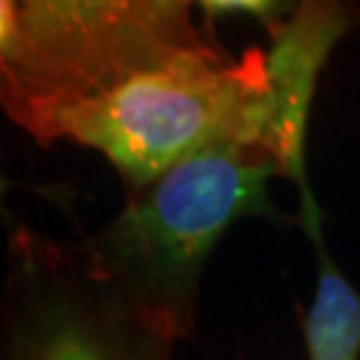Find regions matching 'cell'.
<instances>
[{
	"mask_svg": "<svg viewBox=\"0 0 360 360\" xmlns=\"http://www.w3.org/2000/svg\"><path fill=\"white\" fill-rule=\"evenodd\" d=\"M271 178L283 171L257 129L220 136L146 190L127 194L103 229L80 236L84 267L134 314L190 340L201 278L220 236L241 218L297 225L271 201Z\"/></svg>",
	"mask_w": 360,
	"mask_h": 360,
	"instance_id": "obj_1",
	"label": "cell"
},
{
	"mask_svg": "<svg viewBox=\"0 0 360 360\" xmlns=\"http://www.w3.org/2000/svg\"><path fill=\"white\" fill-rule=\"evenodd\" d=\"M187 0H3L0 105L19 129L218 42Z\"/></svg>",
	"mask_w": 360,
	"mask_h": 360,
	"instance_id": "obj_2",
	"label": "cell"
},
{
	"mask_svg": "<svg viewBox=\"0 0 360 360\" xmlns=\"http://www.w3.org/2000/svg\"><path fill=\"white\" fill-rule=\"evenodd\" d=\"M267 49L248 47L232 59L218 40L63 108L35 143L96 150L134 194L225 134L253 127L267 143Z\"/></svg>",
	"mask_w": 360,
	"mask_h": 360,
	"instance_id": "obj_3",
	"label": "cell"
},
{
	"mask_svg": "<svg viewBox=\"0 0 360 360\" xmlns=\"http://www.w3.org/2000/svg\"><path fill=\"white\" fill-rule=\"evenodd\" d=\"M176 344L89 276L77 239L5 211L0 360H174Z\"/></svg>",
	"mask_w": 360,
	"mask_h": 360,
	"instance_id": "obj_4",
	"label": "cell"
},
{
	"mask_svg": "<svg viewBox=\"0 0 360 360\" xmlns=\"http://www.w3.org/2000/svg\"><path fill=\"white\" fill-rule=\"evenodd\" d=\"M360 26V7L342 0H304L290 17L269 28L267 148L285 180L300 190L297 218L323 213L307 174V127L321 68L333 49Z\"/></svg>",
	"mask_w": 360,
	"mask_h": 360,
	"instance_id": "obj_5",
	"label": "cell"
},
{
	"mask_svg": "<svg viewBox=\"0 0 360 360\" xmlns=\"http://www.w3.org/2000/svg\"><path fill=\"white\" fill-rule=\"evenodd\" d=\"M314 243L319 281L311 309L302 319L309 360H360V292L340 271L323 236V213L300 218Z\"/></svg>",
	"mask_w": 360,
	"mask_h": 360,
	"instance_id": "obj_6",
	"label": "cell"
},
{
	"mask_svg": "<svg viewBox=\"0 0 360 360\" xmlns=\"http://www.w3.org/2000/svg\"><path fill=\"white\" fill-rule=\"evenodd\" d=\"M197 12L204 17V24L213 28V21L220 17H253L260 24H281L297 10V3H281V0H199L194 3Z\"/></svg>",
	"mask_w": 360,
	"mask_h": 360,
	"instance_id": "obj_7",
	"label": "cell"
}]
</instances>
